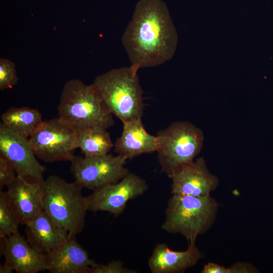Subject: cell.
Listing matches in <instances>:
<instances>
[{
    "mask_svg": "<svg viewBox=\"0 0 273 273\" xmlns=\"http://www.w3.org/2000/svg\"><path fill=\"white\" fill-rule=\"evenodd\" d=\"M0 154L14 167L17 176L30 182L43 183L44 167L37 159L29 138L0 123Z\"/></svg>",
    "mask_w": 273,
    "mask_h": 273,
    "instance_id": "10",
    "label": "cell"
},
{
    "mask_svg": "<svg viewBox=\"0 0 273 273\" xmlns=\"http://www.w3.org/2000/svg\"><path fill=\"white\" fill-rule=\"evenodd\" d=\"M70 236L62 245L46 254L48 270L52 273H88L96 262L76 241Z\"/></svg>",
    "mask_w": 273,
    "mask_h": 273,
    "instance_id": "14",
    "label": "cell"
},
{
    "mask_svg": "<svg viewBox=\"0 0 273 273\" xmlns=\"http://www.w3.org/2000/svg\"><path fill=\"white\" fill-rule=\"evenodd\" d=\"M19 219L9 203L5 191H0V237L18 232Z\"/></svg>",
    "mask_w": 273,
    "mask_h": 273,
    "instance_id": "20",
    "label": "cell"
},
{
    "mask_svg": "<svg viewBox=\"0 0 273 273\" xmlns=\"http://www.w3.org/2000/svg\"><path fill=\"white\" fill-rule=\"evenodd\" d=\"M169 178L172 181V194L208 197L219 184L218 177L209 171L203 157L199 158Z\"/></svg>",
    "mask_w": 273,
    "mask_h": 273,
    "instance_id": "12",
    "label": "cell"
},
{
    "mask_svg": "<svg viewBox=\"0 0 273 273\" xmlns=\"http://www.w3.org/2000/svg\"><path fill=\"white\" fill-rule=\"evenodd\" d=\"M202 273H229L228 267L216 263L205 264L201 270Z\"/></svg>",
    "mask_w": 273,
    "mask_h": 273,
    "instance_id": "25",
    "label": "cell"
},
{
    "mask_svg": "<svg viewBox=\"0 0 273 273\" xmlns=\"http://www.w3.org/2000/svg\"><path fill=\"white\" fill-rule=\"evenodd\" d=\"M44 182H30L17 176L7 187V198L20 224L25 225L43 210Z\"/></svg>",
    "mask_w": 273,
    "mask_h": 273,
    "instance_id": "13",
    "label": "cell"
},
{
    "mask_svg": "<svg viewBox=\"0 0 273 273\" xmlns=\"http://www.w3.org/2000/svg\"><path fill=\"white\" fill-rule=\"evenodd\" d=\"M132 68L155 67L174 55L177 34L162 0H140L122 37Z\"/></svg>",
    "mask_w": 273,
    "mask_h": 273,
    "instance_id": "1",
    "label": "cell"
},
{
    "mask_svg": "<svg viewBox=\"0 0 273 273\" xmlns=\"http://www.w3.org/2000/svg\"><path fill=\"white\" fill-rule=\"evenodd\" d=\"M203 256L196 245H188L184 251H175L159 243L149 258L148 266L152 273H181L197 264Z\"/></svg>",
    "mask_w": 273,
    "mask_h": 273,
    "instance_id": "15",
    "label": "cell"
},
{
    "mask_svg": "<svg viewBox=\"0 0 273 273\" xmlns=\"http://www.w3.org/2000/svg\"><path fill=\"white\" fill-rule=\"evenodd\" d=\"M13 271L12 268L5 263L0 265V273H12Z\"/></svg>",
    "mask_w": 273,
    "mask_h": 273,
    "instance_id": "26",
    "label": "cell"
},
{
    "mask_svg": "<svg viewBox=\"0 0 273 273\" xmlns=\"http://www.w3.org/2000/svg\"><path fill=\"white\" fill-rule=\"evenodd\" d=\"M92 84L110 113L123 123L142 119L143 92L138 71L131 66L99 75Z\"/></svg>",
    "mask_w": 273,
    "mask_h": 273,
    "instance_id": "2",
    "label": "cell"
},
{
    "mask_svg": "<svg viewBox=\"0 0 273 273\" xmlns=\"http://www.w3.org/2000/svg\"><path fill=\"white\" fill-rule=\"evenodd\" d=\"M28 243L38 250L48 254L59 247L70 237L69 234L44 210L25 224Z\"/></svg>",
    "mask_w": 273,
    "mask_h": 273,
    "instance_id": "16",
    "label": "cell"
},
{
    "mask_svg": "<svg viewBox=\"0 0 273 273\" xmlns=\"http://www.w3.org/2000/svg\"><path fill=\"white\" fill-rule=\"evenodd\" d=\"M107 129L95 126L77 131V149L87 157L109 154L114 144Z\"/></svg>",
    "mask_w": 273,
    "mask_h": 273,
    "instance_id": "19",
    "label": "cell"
},
{
    "mask_svg": "<svg viewBox=\"0 0 273 273\" xmlns=\"http://www.w3.org/2000/svg\"><path fill=\"white\" fill-rule=\"evenodd\" d=\"M58 115L77 131L95 126L106 129L113 126V115L93 84L71 79L64 84L58 106Z\"/></svg>",
    "mask_w": 273,
    "mask_h": 273,
    "instance_id": "4",
    "label": "cell"
},
{
    "mask_svg": "<svg viewBox=\"0 0 273 273\" xmlns=\"http://www.w3.org/2000/svg\"><path fill=\"white\" fill-rule=\"evenodd\" d=\"M148 189L144 178L129 172L119 181L96 189L86 197L88 210L106 211L119 216L129 200L143 195Z\"/></svg>",
    "mask_w": 273,
    "mask_h": 273,
    "instance_id": "9",
    "label": "cell"
},
{
    "mask_svg": "<svg viewBox=\"0 0 273 273\" xmlns=\"http://www.w3.org/2000/svg\"><path fill=\"white\" fill-rule=\"evenodd\" d=\"M37 109L25 106L12 107L1 116V123L11 131L29 138L43 121Z\"/></svg>",
    "mask_w": 273,
    "mask_h": 273,
    "instance_id": "18",
    "label": "cell"
},
{
    "mask_svg": "<svg viewBox=\"0 0 273 273\" xmlns=\"http://www.w3.org/2000/svg\"><path fill=\"white\" fill-rule=\"evenodd\" d=\"M229 273H256L257 268L251 263L238 262L228 267Z\"/></svg>",
    "mask_w": 273,
    "mask_h": 273,
    "instance_id": "24",
    "label": "cell"
},
{
    "mask_svg": "<svg viewBox=\"0 0 273 273\" xmlns=\"http://www.w3.org/2000/svg\"><path fill=\"white\" fill-rule=\"evenodd\" d=\"M82 189L57 175L49 176L43 184V210L72 236L82 232L88 211Z\"/></svg>",
    "mask_w": 273,
    "mask_h": 273,
    "instance_id": "5",
    "label": "cell"
},
{
    "mask_svg": "<svg viewBox=\"0 0 273 273\" xmlns=\"http://www.w3.org/2000/svg\"><path fill=\"white\" fill-rule=\"evenodd\" d=\"M76 130L59 117L45 120L29 138L35 156L46 163L70 161L77 149Z\"/></svg>",
    "mask_w": 273,
    "mask_h": 273,
    "instance_id": "7",
    "label": "cell"
},
{
    "mask_svg": "<svg viewBox=\"0 0 273 273\" xmlns=\"http://www.w3.org/2000/svg\"><path fill=\"white\" fill-rule=\"evenodd\" d=\"M127 159L110 154L95 156H74L70 161L75 181L83 188L93 191L119 181L129 171L125 166Z\"/></svg>",
    "mask_w": 273,
    "mask_h": 273,
    "instance_id": "8",
    "label": "cell"
},
{
    "mask_svg": "<svg viewBox=\"0 0 273 273\" xmlns=\"http://www.w3.org/2000/svg\"><path fill=\"white\" fill-rule=\"evenodd\" d=\"M1 254L5 263L17 273H37L48 270L46 254L32 247L19 232L0 237Z\"/></svg>",
    "mask_w": 273,
    "mask_h": 273,
    "instance_id": "11",
    "label": "cell"
},
{
    "mask_svg": "<svg viewBox=\"0 0 273 273\" xmlns=\"http://www.w3.org/2000/svg\"><path fill=\"white\" fill-rule=\"evenodd\" d=\"M156 136L158 162L169 177L193 162L203 145L202 130L187 121L173 122Z\"/></svg>",
    "mask_w": 273,
    "mask_h": 273,
    "instance_id": "6",
    "label": "cell"
},
{
    "mask_svg": "<svg viewBox=\"0 0 273 273\" xmlns=\"http://www.w3.org/2000/svg\"><path fill=\"white\" fill-rule=\"evenodd\" d=\"M16 172L11 163L0 154V189L7 187L16 178Z\"/></svg>",
    "mask_w": 273,
    "mask_h": 273,
    "instance_id": "23",
    "label": "cell"
},
{
    "mask_svg": "<svg viewBox=\"0 0 273 273\" xmlns=\"http://www.w3.org/2000/svg\"><path fill=\"white\" fill-rule=\"evenodd\" d=\"M218 202L211 196L195 197L172 194L165 210L161 225L164 231L179 234L188 245H196L197 238L212 226L217 215Z\"/></svg>",
    "mask_w": 273,
    "mask_h": 273,
    "instance_id": "3",
    "label": "cell"
},
{
    "mask_svg": "<svg viewBox=\"0 0 273 273\" xmlns=\"http://www.w3.org/2000/svg\"><path fill=\"white\" fill-rule=\"evenodd\" d=\"M15 63L8 59H0V89L4 90L14 86L18 82Z\"/></svg>",
    "mask_w": 273,
    "mask_h": 273,
    "instance_id": "21",
    "label": "cell"
},
{
    "mask_svg": "<svg viewBox=\"0 0 273 273\" xmlns=\"http://www.w3.org/2000/svg\"><path fill=\"white\" fill-rule=\"evenodd\" d=\"M134 269L128 268L124 265L120 260H113L107 264H96L92 266L88 273H136Z\"/></svg>",
    "mask_w": 273,
    "mask_h": 273,
    "instance_id": "22",
    "label": "cell"
},
{
    "mask_svg": "<svg viewBox=\"0 0 273 273\" xmlns=\"http://www.w3.org/2000/svg\"><path fill=\"white\" fill-rule=\"evenodd\" d=\"M123 123L122 133L114 144V151L117 155L132 159L157 151V136L146 130L142 119Z\"/></svg>",
    "mask_w": 273,
    "mask_h": 273,
    "instance_id": "17",
    "label": "cell"
}]
</instances>
